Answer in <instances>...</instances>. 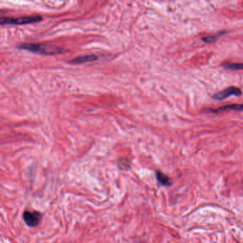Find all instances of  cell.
Wrapping results in <instances>:
<instances>
[{"label":"cell","mask_w":243,"mask_h":243,"mask_svg":"<svg viewBox=\"0 0 243 243\" xmlns=\"http://www.w3.org/2000/svg\"><path fill=\"white\" fill-rule=\"evenodd\" d=\"M225 69L231 71H239L243 70V63H233L228 62L223 65Z\"/></svg>","instance_id":"8"},{"label":"cell","mask_w":243,"mask_h":243,"mask_svg":"<svg viewBox=\"0 0 243 243\" xmlns=\"http://www.w3.org/2000/svg\"><path fill=\"white\" fill-rule=\"evenodd\" d=\"M242 92L239 88L235 86H230L228 88H225L223 91H220V92L216 93L213 96V98L217 100H223V99H227L230 96H242Z\"/></svg>","instance_id":"4"},{"label":"cell","mask_w":243,"mask_h":243,"mask_svg":"<svg viewBox=\"0 0 243 243\" xmlns=\"http://www.w3.org/2000/svg\"><path fill=\"white\" fill-rule=\"evenodd\" d=\"M118 166L122 170H126V169H128L131 166V163H130V161L126 158H121L118 160Z\"/></svg>","instance_id":"10"},{"label":"cell","mask_w":243,"mask_h":243,"mask_svg":"<svg viewBox=\"0 0 243 243\" xmlns=\"http://www.w3.org/2000/svg\"><path fill=\"white\" fill-rule=\"evenodd\" d=\"M41 213L37 211H24L23 213V219L24 223L29 227H33L39 224L41 220Z\"/></svg>","instance_id":"3"},{"label":"cell","mask_w":243,"mask_h":243,"mask_svg":"<svg viewBox=\"0 0 243 243\" xmlns=\"http://www.w3.org/2000/svg\"><path fill=\"white\" fill-rule=\"evenodd\" d=\"M19 49H25L30 52L36 53L44 55H54L63 52V49L59 47H50L44 44H34V43H24L18 45Z\"/></svg>","instance_id":"1"},{"label":"cell","mask_w":243,"mask_h":243,"mask_svg":"<svg viewBox=\"0 0 243 243\" xmlns=\"http://www.w3.org/2000/svg\"><path fill=\"white\" fill-rule=\"evenodd\" d=\"M225 33H226V32H220V33L216 34L211 35V36H205V37L202 38V41H203L205 43H213L214 42V41H217V40L218 39V38L222 36V35H223Z\"/></svg>","instance_id":"9"},{"label":"cell","mask_w":243,"mask_h":243,"mask_svg":"<svg viewBox=\"0 0 243 243\" xmlns=\"http://www.w3.org/2000/svg\"><path fill=\"white\" fill-rule=\"evenodd\" d=\"M97 56L94 55V54H90V55L78 56V57H76L75 59H72V60L69 61V63H74V64H79V63H86V62L94 61L97 60Z\"/></svg>","instance_id":"6"},{"label":"cell","mask_w":243,"mask_h":243,"mask_svg":"<svg viewBox=\"0 0 243 243\" xmlns=\"http://www.w3.org/2000/svg\"><path fill=\"white\" fill-rule=\"evenodd\" d=\"M42 17L41 16H25V17L12 18V17H3L0 19V23L1 25L4 24H14V25H24L29 24L36 23L41 22Z\"/></svg>","instance_id":"2"},{"label":"cell","mask_w":243,"mask_h":243,"mask_svg":"<svg viewBox=\"0 0 243 243\" xmlns=\"http://www.w3.org/2000/svg\"><path fill=\"white\" fill-rule=\"evenodd\" d=\"M156 178L158 180V181L161 183L163 186H168L171 184V182H170V178L167 176H165V174H163V173L160 171L156 172Z\"/></svg>","instance_id":"7"},{"label":"cell","mask_w":243,"mask_h":243,"mask_svg":"<svg viewBox=\"0 0 243 243\" xmlns=\"http://www.w3.org/2000/svg\"><path fill=\"white\" fill-rule=\"evenodd\" d=\"M227 111H243V104H231L222 106L216 109H207L206 112L210 113H220Z\"/></svg>","instance_id":"5"}]
</instances>
